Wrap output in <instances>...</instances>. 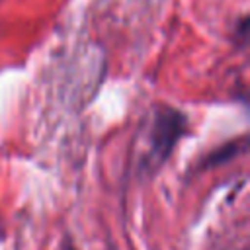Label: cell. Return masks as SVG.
<instances>
[{"instance_id":"obj_1","label":"cell","mask_w":250,"mask_h":250,"mask_svg":"<svg viewBox=\"0 0 250 250\" xmlns=\"http://www.w3.org/2000/svg\"><path fill=\"white\" fill-rule=\"evenodd\" d=\"M184 115L178 113L176 109H158L154 113V119L150 123L148 129V145H146V152H145V168L146 170H154L158 168L168 154L172 152L176 141L180 139V135L184 133Z\"/></svg>"}]
</instances>
